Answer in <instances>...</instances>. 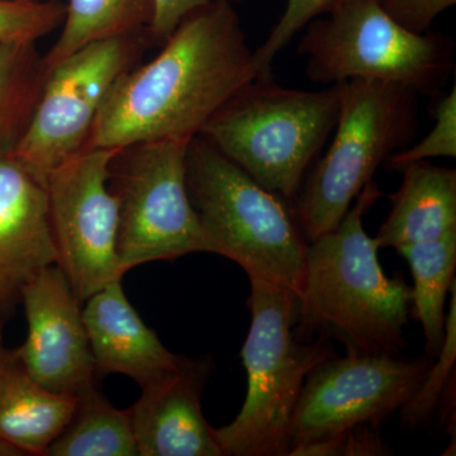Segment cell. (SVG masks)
Listing matches in <instances>:
<instances>
[{
  "label": "cell",
  "instance_id": "1",
  "mask_svg": "<svg viewBox=\"0 0 456 456\" xmlns=\"http://www.w3.org/2000/svg\"><path fill=\"white\" fill-rule=\"evenodd\" d=\"M254 79V51L235 5L197 9L179 23L151 61L134 66L117 80L86 147L191 141Z\"/></svg>",
  "mask_w": 456,
  "mask_h": 456
},
{
  "label": "cell",
  "instance_id": "2",
  "mask_svg": "<svg viewBox=\"0 0 456 456\" xmlns=\"http://www.w3.org/2000/svg\"><path fill=\"white\" fill-rule=\"evenodd\" d=\"M382 191L369 183L332 230L308 241L293 311L299 341L338 340L346 353L399 355L406 346L411 288L384 274L362 218Z\"/></svg>",
  "mask_w": 456,
  "mask_h": 456
},
{
  "label": "cell",
  "instance_id": "3",
  "mask_svg": "<svg viewBox=\"0 0 456 456\" xmlns=\"http://www.w3.org/2000/svg\"><path fill=\"white\" fill-rule=\"evenodd\" d=\"M187 188L209 253L235 261L248 278L281 285L297 297L308 242L287 200L202 134L188 145Z\"/></svg>",
  "mask_w": 456,
  "mask_h": 456
},
{
  "label": "cell",
  "instance_id": "4",
  "mask_svg": "<svg viewBox=\"0 0 456 456\" xmlns=\"http://www.w3.org/2000/svg\"><path fill=\"white\" fill-rule=\"evenodd\" d=\"M341 84L320 90L254 79L207 122L212 145L264 188L292 204L318 152L334 132Z\"/></svg>",
  "mask_w": 456,
  "mask_h": 456
},
{
  "label": "cell",
  "instance_id": "5",
  "mask_svg": "<svg viewBox=\"0 0 456 456\" xmlns=\"http://www.w3.org/2000/svg\"><path fill=\"white\" fill-rule=\"evenodd\" d=\"M250 279L251 326L241 350L248 374L244 406L231 424L215 428L224 456H289L294 411L305 379L335 355L330 340L293 335L296 294Z\"/></svg>",
  "mask_w": 456,
  "mask_h": 456
},
{
  "label": "cell",
  "instance_id": "6",
  "mask_svg": "<svg viewBox=\"0 0 456 456\" xmlns=\"http://www.w3.org/2000/svg\"><path fill=\"white\" fill-rule=\"evenodd\" d=\"M340 84L334 139L292 203L307 242L332 230L373 182L378 167L416 137L415 90L379 80Z\"/></svg>",
  "mask_w": 456,
  "mask_h": 456
},
{
  "label": "cell",
  "instance_id": "7",
  "mask_svg": "<svg viewBox=\"0 0 456 456\" xmlns=\"http://www.w3.org/2000/svg\"><path fill=\"white\" fill-rule=\"evenodd\" d=\"M305 27L298 51L314 82L401 84L419 95L441 94L454 71V42L441 33L407 31L380 0H340Z\"/></svg>",
  "mask_w": 456,
  "mask_h": 456
},
{
  "label": "cell",
  "instance_id": "8",
  "mask_svg": "<svg viewBox=\"0 0 456 456\" xmlns=\"http://www.w3.org/2000/svg\"><path fill=\"white\" fill-rule=\"evenodd\" d=\"M191 141H145L122 147L110 164V189L119 200L122 272L150 261L209 253L187 188Z\"/></svg>",
  "mask_w": 456,
  "mask_h": 456
},
{
  "label": "cell",
  "instance_id": "9",
  "mask_svg": "<svg viewBox=\"0 0 456 456\" xmlns=\"http://www.w3.org/2000/svg\"><path fill=\"white\" fill-rule=\"evenodd\" d=\"M154 44L150 32L92 42L53 65L11 155L46 187L59 165L86 149L114 84Z\"/></svg>",
  "mask_w": 456,
  "mask_h": 456
},
{
  "label": "cell",
  "instance_id": "10",
  "mask_svg": "<svg viewBox=\"0 0 456 456\" xmlns=\"http://www.w3.org/2000/svg\"><path fill=\"white\" fill-rule=\"evenodd\" d=\"M118 150L86 147L46 180L56 265L82 303L125 275L118 253L119 200L110 185Z\"/></svg>",
  "mask_w": 456,
  "mask_h": 456
},
{
  "label": "cell",
  "instance_id": "11",
  "mask_svg": "<svg viewBox=\"0 0 456 456\" xmlns=\"http://www.w3.org/2000/svg\"><path fill=\"white\" fill-rule=\"evenodd\" d=\"M432 360L355 353L326 359L303 386L294 411L290 452L359 426L379 428L415 395Z\"/></svg>",
  "mask_w": 456,
  "mask_h": 456
},
{
  "label": "cell",
  "instance_id": "12",
  "mask_svg": "<svg viewBox=\"0 0 456 456\" xmlns=\"http://www.w3.org/2000/svg\"><path fill=\"white\" fill-rule=\"evenodd\" d=\"M28 334L14 349L27 373L47 391L79 398L97 387V368L77 298L57 265L42 270L20 297Z\"/></svg>",
  "mask_w": 456,
  "mask_h": 456
},
{
  "label": "cell",
  "instance_id": "13",
  "mask_svg": "<svg viewBox=\"0 0 456 456\" xmlns=\"http://www.w3.org/2000/svg\"><path fill=\"white\" fill-rule=\"evenodd\" d=\"M56 263L46 187L13 156H0V329L26 285Z\"/></svg>",
  "mask_w": 456,
  "mask_h": 456
},
{
  "label": "cell",
  "instance_id": "14",
  "mask_svg": "<svg viewBox=\"0 0 456 456\" xmlns=\"http://www.w3.org/2000/svg\"><path fill=\"white\" fill-rule=\"evenodd\" d=\"M209 360L188 359L178 370L143 387L130 410L139 456H224L202 412Z\"/></svg>",
  "mask_w": 456,
  "mask_h": 456
},
{
  "label": "cell",
  "instance_id": "15",
  "mask_svg": "<svg viewBox=\"0 0 456 456\" xmlns=\"http://www.w3.org/2000/svg\"><path fill=\"white\" fill-rule=\"evenodd\" d=\"M83 320L98 374H123L141 388L188 362L171 353L145 325L123 292L122 281L104 285L83 303Z\"/></svg>",
  "mask_w": 456,
  "mask_h": 456
},
{
  "label": "cell",
  "instance_id": "16",
  "mask_svg": "<svg viewBox=\"0 0 456 456\" xmlns=\"http://www.w3.org/2000/svg\"><path fill=\"white\" fill-rule=\"evenodd\" d=\"M77 398L47 391L14 350L0 346V440L22 455H45L70 421Z\"/></svg>",
  "mask_w": 456,
  "mask_h": 456
},
{
  "label": "cell",
  "instance_id": "17",
  "mask_svg": "<svg viewBox=\"0 0 456 456\" xmlns=\"http://www.w3.org/2000/svg\"><path fill=\"white\" fill-rule=\"evenodd\" d=\"M401 173V187L389 196L391 212L374 236L378 248L397 250L456 230V170L421 161Z\"/></svg>",
  "mask_w": 456,
  "mask_h": 456
},
{
  "label": "cell",
  "instance_id": "18",
  "mask_svg": "<svg viewBox=\"0 0 456 456\" xmlns=\"http://www.w3.org/2000/svg\"><path fill=\"white\" fill-rule=\"evenodd\" d=\"M397 253L412 273L411 312L424 330L426 356L435 359L445 338L446 294L455 281L456 230L439 239L401 246Z\"/></svg>",
  "mask_w": 456,
  "mask_h": 456
},
{
  "label": "cell",
  "instance_id": "19",
  "mask_svg": "<svg viewBox=\"0 0 456 456\" xmlns=\"http://www.w3.org/2000/svg\"><path fill=\"white\" fill-rule=\"evenodd\" d=\"M154 0H69L61 35L44 55L47 69L92 42L149 32Z\"/></svg>",
  "mask_w": 456,
  "mask_h": 456
},
{
  "label": "cell",
  "instance_id": "20",
  "mask_svg": "<svg viewBox=\"0 0 456 456\" xmlns=\"http://www.w3.org/2000/svg\"><path fill=\"white\" fill-rule=\"evenodd\" d=\"M47 74L37 42L0 44V156L11 155L25 134Z\"/></svg>",
  "mask_w": 456,
  "mask_h": 456
},
{
  "label": "cell",
  "instance_id": "21",
  "mask_svg": "<svg viewBox=\"0 0 456 456\" xmlns=\"http://www.w3.org/2000/svg\"><path fill=\"white\" fill-rule=\"evenodd\" d=\"M47 456H139L130 410H118L97 387L77 398L70 421Z\"/></svg>",
  "mask_w": 456,
  "mask_h": 456
},
{
  "label": "cell",
  "instance_id": "22",
  "mask_svg": "<svg viewBox=\"0 0 456 456\" xmlns=\"http://www.w3.org/2000/svg\"><path fill=\"white\" fill-rule=\"evenodd\" d=\"M452 303L446 316L445 338L443 346L432 360L421 386L410 401L399 411L402 424L408 428L425 425L437 407L440 406L446 391L455 384L456 364V285L450 288Z\"/></svg>",
  "mask_w": 456,
  "mask_h": 456
},
{
  "label": "cell",
  "instance_id": "23",
  "mask_svg": "<svg viewBox=\"0 0 456 456\" xmlns=\"http://www.w3.org/2000/svg\"><path fill=\"white\" fill-rule=\"evenodd\" d=\"M340 0H288L283 14L273 27L266 40L254 51L256 79H272L273 64L281 53L312 20L325 16Z\"/></svg>",
  "mask_w": 456,
  "mask_h": 456
},
{
  "label": "cell",
  "instance_id": "24",
  "mask_svg": "<svg viewBox=\"0 0 456 456\" xmlns=\"http://www.w3.org/2000/svg\"><path fill=\"white\" fill-rule=\"evenodd\" d=\"M62 0L26 3L0 0V44L11 41H36L50 35L65 20Z\"/></svg>",
  "mask_w": 456,
  "mask_h": 456
},
{
  "label": "cell",
  "instance_id": "25",
  "mask_svg": "<svg viewBox=\"0 0 456 456\" xmlns=\"http://www.w3.org/2000/svg\"><path fill=\"white\" fill-rule=\"evenodd\" d=\"M435 125L431 131L413 146L393 154L386 161L389 170L406 169L408 165L428 161L431 159L455 158L456 156V88L437 101L434 110Z\"/></svg>",
  "mask_w": 456,
  "mask_h": 456
},
{
  "label": "cell",
  "instance_id": "26",
  "mask_svg": "<svg viewBox=\"0 0 456 456\" xmlns=\"http://www.w3.org/2000/svg\"><path fill=\"white\" fill-rule=\"evenodd\" d=\"M379 428L359 426L338 436L293 449L289 456H375L388 455Z\"/></svg>",
  "mask_w": 456,
  "mask_h": 456
},
{
  "label": "cell",
  "instance_id": "27",
  "mask_svg": "<svg viewBox=\"0 0 456 456\" xmlns=\"http://www.w3.org/2000/svg\"><path fill=\"white\" fill-rule=\"evenodd\" d=\"M456 0H380L386 13L407 31L424 35Z\"/></svg>",
  "mask_w": 456,
  "mask_h": 456
},
{
  "label": "cell",
  "instance_id": "28",
  "mask_svg": "<svg viewBox=\"0 0 456 456\" xmlns=\"http://www.w3.org/2000/svg\"><path fill=\"white\" fill-rule=\"evenodd\" d=\"M155 16L150 26V35L155 44L163 45L174 29L191 12L213 4L230 3L235 5L240 0H154Z\"/></svg>",
  "mask_w": 456,
  "mask_h": 456
},
{
  "label": "cell",
  "instance_id": "29",
  "mask_svg": "<svg viewBox=\"0 0 456 456\" xmlns=\"http://www.w3.org/2000/svg\"><path fill=\"white\" fill-rule=\"evenodd\" d=\"M0 456H22V452L5 441L0 440Z\"/></svg>",
  "mask_w": 456,
  "mask_h": 456
},
{
  "label": "cell",
  "instance_id": "30",
  "mask_svg": "<svg viewBox=\"0 0 456 456\" xmlns=\"http://www.w3.org/2000/svg\"><path fill=\"white\" fill-rule=\"evenodd\" d=\"M11 2L38 3V2H46V0H11Z\"/></svg>",
  "mask_w": 456,
  "mask_h": 456
},
{
  "label": "cell",
  "instance_id": "31",
  "mask_svg": "<svg viewBox=\"0 0 456 456\" xmlns=\"http://www.w3.org/2000/svg\"><path fill=\"white\" fill-rule=\"evenodd\" d=\"M0 331H2V329H0ZM0 346H2V336H0Z\"/></svg>",
  "mask_w": 456,
  "mask_h": 456
}]
</instances>
